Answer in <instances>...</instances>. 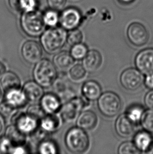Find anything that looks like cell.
Instances as JSON below:
<instances>
[{
    "instance_id": "obj_1",
    "label": "cell",
    "mask_w": 153,
    "mask_h": 154,
    "mask_svg": "<svg viewBox=\"0 0 153 154\" xmlns=\"http://www.w3.org/2000/svg\"><path fill=\"white\" fill-rule=\"evenodd\" d=\"M67 34L66 30L62 27H51L41 34V46L48 54L57 53L66 44Z\"/></svg>"
},
{
    "instance_id": "obj_2",
    "label": "cell",
    "mask_w": 153,
    "mask_h": 154,
    "mask_svg": "<svg viewBox=\"0 0 153 154\" xmlns=\"http://www.w3.org/2000/svg\"><path fill=\"white\" fill-rule=\"evenodd\" d=\"M33 76L34 81L43 88H50L57 79V69L53 62L43 58L36 63Z\"/></svg>"
},
{
    "instance_id": "obj_3",
    "label": "cell",
    "mask_w": 153,
    "mask_h": 154,
    "mask_svg": "<svg viewBox=\"0 0 153 154\" xmlns=\"http://www.w3.org/2000/svg\"><path fill=\"white\" fill-rule=\"evenodd\" d=\"M20 23L23 32L31 37H38L45 31L46 24L43 14L38 11L23 13Z\"/></svg>"
},
{
    "instance_id": "obj_4",
    "label": "cell",
    "mask_w": 153,
    "mask_h": 154,
    "mask_svg": "<svg viewBox=\"0 0 153 154\" xmlns=\"http://www.w3.org/2000/svg\"><path fill=\"white\" fill-rule=\"evenodd\" d=\"M64 142L67 149L75 154L85 152L90 145L89 137L86 132L77 126L69 129L65 136Z\"/></svg>"
},
{
    "instance_id": "obj_5",
    "label": "cell",
    "mask_w": 153,
    "mask_h": 154,
    "mask_svg": "<svg viewBox=\"0 0 153 154\" xmlns=\"http://www.w3.org/2000/svg\"><path fill=\"white\" fill-rule=\"evenodd\" d=\"M88 100L83 96H75L63 104L59 111V114L63 122L73 123L84 108L89 106Z\"/></svg>"
},
{
    "instance_id": "obj_6",
    "label": "cell",
    "mask_w": 153,
    "mask_h": 154,
    "mask_svg": "<svg viewBox=\"0 0 153 154\" xmlns=\"http://www.w3.org/2000/svg\"><path fill=\"white\" fill-rule=\"evenodd\" d=\"M98 107L104 116L113 117L121 110L122 101L120 97L113 92H106L98 98Z\"/></svg>"
},
{
    "instance_id": "obj_7",
    "label": "cell",
    "mask_w": 153,
    "mask_h": 154,
    "mask_svg": "<svg viewBox=\"0 0 153 154\" xmlns=\"http://www.w3.org/2000/svg\"><path fill=\"white\" fill-rule=\"evenodd\" d=\"M122 86L128 91H135L139 90L144 82L143 73L139 69L130 68L122 72L120 76Z\"/></svg>"
},
{
    "instance_id": "obj_8",
    "label": "cell",
    "mask_w": 153,
    "mask_h": 154,
    "mask_svg": "<svg viewBox=\"0 0 153 154\" xmlns=\"http://www.w3.org/2000/svg\"><path fill=\"white\" fill-rule=\"evenodd\" d=\"M12 124L25 135H31L39 127V121L27 112H16L12 117Z\"/></svg>"
},
{
    "instance_id": "obj_9",
    "label": "cell",
    "mask_w": 153,
    "mask_h": 154,
    "mask_svg": "<svg viewBox=\"0 0 153 154\" xmlns=\"http://www.w3.org/2000/svg\"><path fill=\"white\" fill-rule=\"evenodd\" d=\"M127 35L129 41L137 47L145 45L149 40V33L146 27L137 22H134L129 25Z\"/></svg>"
},
{
    "instance_id": "obj_10",
    "label": "cell",
    "mask_w": 153,
    "mask_h": 154,
    "mask_svg": "<svg viewBox=\"0 0 153 154\" xmlns=\"http://www.w3.org/2000/svg\"><path fill=\"white\" fill-rule=\"evenodd\" d=\"M81 20L80 12L75 8L65 9L59 17V22L62 28L69 31L76 29L78 27Z\"/></svg>"
},
{
    "instance_id": "obj_11",
    "label": "cell",
    "mask_w": 153,
    "mask_h": 154,
    "mask_svg": "<svg viewBox=\"0 0 153 154\" xmlns=\"http://www.w3.org/2000/svg\"><path fill=\"white\" fill-rule=\"evenodd\" d=\"M21 53L24 60L30 64H36L42 59V46L35 41H26L22 45Z\"/></svg>"
},
{
    "instance_id": "obj_12",
    "label": "cell",
    "mask_w": 153,
    "mask_h": 154,
    "mask_svg": "<svg viewBox=\"0 0 153 154\" xmlns=\"http://www.w3.org/2000/svg\"><path fill=\"white\" fill-rule=\"evenodd\" d=\"M135 63L137 69L144 74L153 73V48H147L139 52Z\"/></svg>"
},
{
    "instance_id": "obj_13",
    "label": "cell",
    "mask_w": 153,
    "mask_h": 154,
    "mask_svg": "<svg viewBox=\"0 0 153 154\" xmlns=\"http://www.w3.org/2000/svg\"><path fill=\"white\" fill-rule=\"evenodd\" d=\"M40 105L46 114H51L59 113L62 104L57 94L48 93L44 94L40 100Z\"/></svg>"
},
{
    "instance_id": "obj_14",
    "label": "cell",
    "mask_w": 153,
    "mask_h": 154,
    "mask_svg": "<svg viewBox=\"0 0 153 154\" xmlns=\"http://www.w3.org/2000/svg\"><path fill=\"white\" fill-rule=\"evenodd\" d=\"M135 125L126 114L121 115L116 121V132L121 137H130L134 133Z\"/></svg>"
},
{
    "instance_id": "obj_15",
    "label": "cell",
    "mask_w": 153,
    "mask_h": 154,
    "mask_svg": "<svg viewBox=\"0 0 153 154\" xmlns=\"http://www.w3.org/2000/svg\"><path fill=\"white\" fill-rule=\"evenodd\" d=\"M63 122L60 114L58 113L46 114L39 121V127L48 134L54 133L60 129Z\"/></svg>"
},
{
    "instance_id": "obj_16",
    "label": "cell",
    "mask_w": 153,
    "mask_h": 154,
    "mask_svg": "<svg viewBox=\"0 0 153 154\" xmlns=\"http://www.w3.org/2000/svg\"><path fill=\"white\" fill-rule=\"evenodd\" d=\"M27 101L36 103L40 101L44 94L43 88L35 81L27 82L22 89Z\"/></svg>"
},
{
    "instance_id": "obj_17",
    "label": "cell",
    "mask_w": 153,
    "mask_h": 154,
    "mask_svg": "<svg viewBox=\"0 0 153 154\" xmlns=\"http://www.w3.org/2000/svg\"><path fill=\"white\" fill-rule=\"evenodd\" d=\"M102 57L101 54L97 50L90 51L83 58L82 66L86 71L93 73L97 71L101 65Z\"/></svg>"
},
{
    "instance_id": "obj_18",
    "label": "cell",
    "mask_w": 153,
    "mask_h": 154,
    "mask_svg": "<svg viewBox=\"0 0 153 154\" xmlns=\"http://www.w3.org/2000/svg\"><path fill=\"white\" fill-rule=\"evenodd\" d=\"M75 59L67 51H59L56 53L53 58V63L58 69L62 72H68L74 65Z\"/></svg>"
},
{
    "instance_id": "obj_19",
    "label": "cell",
    "mask_w": 153,
    "mask_h": 154,
    "mask_svg": "<svg viewBox=\"0 0 153 154\" xmlns=\"http://www.w3.org/2000/svg\"><path fill=\"white\" fill-rule=\"evenodd\" d=\"M4 100L17 109L24 107L28 102L23 91L20 88L5 92Z\"/></svg>"
},
{
    "instance_id": "obj_20",
    "label": "cell",
    "mask_w": 153,
    "mask_h": 154,
    "mask_svg": "<svg viewBox=\"0 0 153 154\" xmlns=\"http://www.w3.org/2000/svg\"><path fill=\"white\" fill-rule=\"evenodd\" d=\"M97 123V115L91 110L81 112L76 119V126L85 131H91L94 129Z\"/></svg>"
},
{
    "instance_id": "obj_21",
    "label": "cell",
    "mask_w": 153,
    "mask_h": 154,
    "mask_svg": "<svg viewBox=\"0 0 153 154\" xmlns=\"http://www.w3.org/2000/svg\"><path fill=\"white\" fill-rule=\"evenodd\" d=\"M4 136L10 141L13 147L24 146L27 142V135L20 131L14 125L7 127Z\"/></svg>"
},
{
    "instance_id": "obj_22",
    "label": "cell",
    "mask_w": 153,
    "mask_h": 154,
    "mask_svg": "<svg viewBox=\"0 0 153 154\" xmlns=\"http://www.w3.org/2000/svg\"><path fill=\"white\" fill-rule=\"evenodd\" d=\"M83 96L89 101L97 100L101 96L102 89L99 84L94 81H89L82 88Z\"/></svg>"
},
{
    "instance_id": "obj_23",
    "label": "cell",
    "mask_w": 153,
    "mask_h": 154,
    "mask_svg": "<svg viewBox=\"0 0 153 154\" xmlns=\"http://www.w3.org/2000/svg\"><path fill=\"white\" fill-rule=\"evenodd\" d=\"M0 83L5 92L21 88V81L19 76L10 71L5 72L0 79Z\"/></svg>"
},
{
    "instance_id": "obj_24",
    "label": "cell",
    "mask_w": 153,
    "mask_h": 154,
    "mask_svg": "<svg viewBox=\"0 0 153 154\" xmlns=\"http://www.w3.org/2000/svg\"><path fill=\"white\" fill-rule=\"evenodd\" d=\"M134 143L141 152L146 153L153 144V139L148 131H139L135 136Z\"/></svg>"
},
{
    "instance_id": "obj_25",
    "label": "cell",
    "mask_w": 153,
    "mask_h": 154,
    "mask_svg": "<svg viewBox=\"0 0 153 154\" xmlns=\"http://www.w3.org/2000/svg\"><path fill=\"white\" fill-rule=\"evenodd\" d=\"M10 8L17 12L26 13L36 10V0H8Z\"/></svg>"
},
{
    "instance_id": "obj_26",
    "label": "cell",
    "mask_w": 153,
    "mask_h": 154,
    "mask_svg": "<svg viewBox=\"0 0 153 154\" xmlns=\"http://www.w3.org/2000/svg\"><path fill=\"white\" fill-rule=\"evenodd\" d=\"M86 72L82 65H74L69 70V79L73 82L78 83L85 79L86 76Z\"/></svg>"
},
{
    "instance_id": "obj_27",
    "label": "cell",
    "mask_w": 153,
    "mask_h": 154,
    "mask_svg": "<svg viewBox=\"0 0 153 154\" xmlns=\"http://www.w3.org/2000/svg\"><path fill=\"white\" fill-rule=\"evenodd\" d=\"M38 152L42 154H56L58 153V148L56 143L52 140L46 138L39 142Z\"/></svg>"
},
{
    "instance_id": "obj_28",
    "label": "cell",
    "mask_w": 153,
    "mask_h": 154,
    "mask_svg": "<svg viewBox=\"0 0 153 154\" xmlns=\"http://www.w3.org/2000/svg\"><path fill=\"white\" fill-rule=\"evenodd\" d=\"M144 113V109L142 106L135 105L128 108L125 114L133 123L136 124L141 121Z\"/></svg>"
},
{
    "instance_id": "obj_29",
    "label": "cell",
    "mask_w": 153,
    "mask_h": 154,
    "mask_svg": "<svg viewBox=\"0 0 153 154\" xmlns=\"http://www.w3.org/2000/svg\"><path fill=\"white\" fill-rule=\"evenodd\" d=\"M88 52L87 46L85 44L80 43L72 46L70 53L76 60H81L85 57Z\"/></svg>"
},
{
    "instance_id": "obj_30",
    "label": "cell",
    "mask_w": 153,
    "mask_h": 154,
    "mask_svg": "<svg viewBox=\"0 0 153 154\" xmlns=\"http://www.w3.org/2000/svg\"><path fill=\"white\" fill-rule=\"evenodd\" d=\"M142 125L145 131L153 133V109L146 111L141 119Z\"/></svg>"
},
{
    "instance_id": "obj_31",
    "label": "cell",
    "mask_w": 153,
    "mask_h": 154,
    "mask_svg": "<svg viewBox=\"0 0 153 154\" xmlns=\"http://www.w3.org/2000/svg\"><path fill=\"white\" fill-rule=\"evenodd\" d=\"M43 19L46 25L50 27H56L59 21V17L56 10L52 9V10L46 11L43 14Z\"/></svg>"
},
{
    "instance_id": "obj_32",
    "label": "cell",
    "mask_w": 153,
    "mask_h": 154,
    "mask_svg": "<svg viewBox=\"0 0 153 154\" xmlns=\"http://www.w3.org/2000/svg\"><path fill=\"white\" fill-rule=\"evenodd\" d=\"M118 153L119 154H140L141 152L137 148L134 143L126 142L120 145L118 148Z\"/></svg>"
},
{
    "instance_id": "obj_33",
    "label": "cell",
    "mask_w": 153,
    "mask_h": 154,
    "mask_svg": "<svg viewBox=\"0 0 153 154\" xmlns=\"http://www.w3.org/2000/svg\"><path fill=\"white\" fill-rule=\"evenodd\" d=\"M26 112L39 121L46 115L41 105L36 103H33L31 105L27 108Z\"/></svg>"
},
{
    "instance_id": "obj_34",
    "label": "cell",
    "mask_w": 153,
    "mask_h": 154,
    "mask_svg": "<svg viewBox=\"0 0 153 154\" xmlns=\"http://www.w3.org/2000/svg\"><path fill=\"white\" fill-rule=\"evenodd\" d=\"M83 39L82 32L78 29L71 30L70 32L67 34V42L70 45L73 46L76 44L81 43Z\"/></svg>"
},
{
    "instance_id": "obj_35",
    "label": "cell",
    "mask_w": 153,
    "mask_h": 154,
    "mask_svg": "<svg viewBox=\"0 0 153 154\" xmlns=\"http://www.w3.org/2000/svg\"><path fill=\"white\" fill-rule=\"evenodd\" d=\"M17 110L16 108H14L4 100L0 103V114L5 118L12 117L17 112Z\"/></svg>"
},
{
    "instance_id": "obj_36",
    "label": "cell",
    "mask_w": 153,
    "mask_h": 154,
    "mask_svg": "<svg viewBox=\"0 0 153 154\" xmlns=\"http://www.w3.org/2000/svg\"><path fill=\"white\" fill-rule=\"evenodd\" d=\"M13 147L12 144L5 136L0 137V152L10 153Z\"/></svg>"
},
{
    "instance_id": "obj_37",
    "label": "cell",
    "mask_w": 153,
    "mask_h": 154,
    "mask_svg": "<svg viewBox=\"0 0 153 154\" xmlns=\"http://www.w3.org/2000/svg\"><path fill=\"white\" fill-rule=\"evenodd\" d=\"M50 8L54 10H60L64 8L67 0H47Z\"/></svg>"
},
{
    "instance_id": "obj_38",
    "label": "cell",
    "mask_w": 153,
    "mask_h": 154,
    "mask_svg": "<svg viewBox=\"0 0 153 154\" xmlns=\"http://www.w3.org/2000/svg\"><path fill=\"white\" fill-rule=\"evenodd\" d=\"M145 105L150 109H153V90L146 94L144 98Z\"/></svg>"
},
{
    "instance_id": "obj_39",
    "label": "cell",
    "mask_w": 153,
    "mask_h": 154,
    "mask_svg": "<svg viewBox=\"0 0 153 154\" xmlns=\"http://www.w3.org/2000/svg\"><path fill=\"white\" fill-rule=\"evenodd\" d=\"M145 85L149 89H153V73L146 75L144 79Z\"/></svg>"
},
{
    "instance_id": "obj_40",
    "label": "cell",
    "mask_w": 153,
    "mask_h": 154,
    "mask_svg": "<svg viewBox=\"0 0 153 154\" xmlns=\"http://www.w3.org/2000/svg\"><path fill=\"white\" fill-rule=\"evenodd\" d=\"M27 152V151L25 148V146H16L13 147L12 148L10 154H25Z\"/></svg>"
},
{
    "instance_id": "obj_41",
    "label": "cell",
    "mask_w": 153,
    "mask_h": 154,
    "mask_svg": "<svg viewBox=\"0 0 153 154\" xmlns=\"http://www.w3.org/2000/svg\"><path fill=\"white\" fill-rule=\"evenodd\" d=\"M6 123L5 117L0 114V137L2 136L3 134L4 133L6 129Z\"/></svg>"
},
{
    "instance_id": "obj_42",
    "label": "cell",
    "mask_w": 153,
    "mask_h": 154,
    "mask_svg": "<svg viewBox=\"0 0 153 154\" xmlns=\"http://www.w3.org/2000/svg\"><path fill=\"white\" fill-rule=\"evenodd\" d=\"M6 72V67L4 64L0 62V79Z\"/></svg>"
},
{
    "instance_id": "obj_43",
    "label": "cell",
    "mask_w": 153,
    "mask_h": 154,
    "mask_svg": "<svg viewBox=\"0 0 153 154\" xmlns=\"http://www.w3.org/2000/svg\"><path fill=\"white\" fill-rule=\"evenodd\" d=\"M118 1L123 4H129L134 1V0H118Z\"/></svg>"
},
{
    "instance_id": "obj_44",
    "label": "cell",
    "mask_w": 153,
    "mask_h": 154,
    "mask_svg": "<svg viewBox=\"0 0 153 154\" xmlns=\"http://www.w3.org/2000/svg\"><path fill=\"white\" fill-rule=\"evenodd\" d=\"M146 154H153V144L151 146V147L149 148V149L146 152Z\"/></svg>"
},
{
    "instance_id": "obj_45",
    "label": "cell",
    "mask_w": 153,
    "mask_h": 154,
    "mask_svg": "<svg viewBox=\"0 0 153 154\" xmlns=\"http://www.w3.org/2000/svg\"><path fill=\"white\" fill-rule=\"evenodd\" d=\"M3 97V95L2 89H1V88L0 87V103L1 102V101L2 100Z\"/></svg>"
}]
</instances>
